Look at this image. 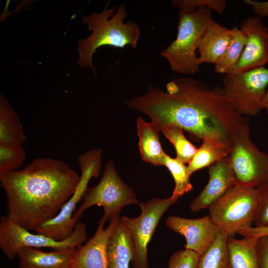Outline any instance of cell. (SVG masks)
I'll return each mask as SVG.
<instances>
[{
	"instance_id": "4fadbf2b",
	"label": "cell",
	"mask_w": 268,
	"mask_h": 268,
	"mask_svg": "<svg viewBox=\"0 0 268 268\" xmlns=\"http://www.w3.org/2000/svg\"><path fill=\"white\" fill-rule=\"evenodd\" d=\"M166 225L170 230L186 239L185 249L201 256L209 247L220 232L209 215L196 219L169 216Z\"/></svg>"
},
{
	"instance_id": "e0dca14e",
	"label": "cell",
	"mask_w": 268,
	"mask_h": 268,
	"mask_svg": "<svg viewBox=\"0 0 268 268\" xmlns=\"http://www.w3.org/2000/svg\"><path fill=\"white\" fill-rule=\"evenodd\" d=\"M230 29L212 20L208 25L200 40L198 61L202 64H216L223 55L230 40Z\"/></svg>"
},
{
	"instance_id": "ac0fdd59",
	"label": "cell",
	"mask_w": 268,
	"mask_h": 268,
	"mask_svg": "<svg viewBox=\"0 0 268 268\" xmlns=\"http://www.w3.org/2000/svg\"><path fill=\"white\" fill-rule=\"evenodd\" d=\"M136 128L141 159L154 166H163L166 153L159 140L160 129L153 122H146L140 117L137 118Z\"/></svg>"
},
{
	"instance_id": "9a60e30c",
	"label": "cell",
	"mask_w": 268,
	"mask_h": 268,
	"mask_svg": "<svg viewBox=\"0 0 268 268\" xmlns=\"http://www.w3.org/2000/svg\"><path fill=\"white\" fill-rule=\"evenodd\" d=\"M206 185L190 203L192 211L197 212L209 207L231 188L236 181L228 155L208 167Z\"/></svg>"
},
{
	"instance_id": "3957f363",
	"label": "cell",
	"mask_w": 268,
	"mask_h": 268,
	"mask_svg": "<svg viewBox=\"0 0 268 268\" xmlns=\"http://www.w3.org/2000/svg\"><path fill=\"white\" fill-rule=\"evenodd\" d=\"M107 4L101 12H94L84 17L83 22L91 34L78 42V64L81 67H90L94 75L92 58L98 48L109 46L122 49L129 46L135 49L140 36L137 24L130 20L124 21L127 16L125 4L119 5L115 13L116 7L108 8Z\"/></svg>"
},
{
	"instance_id": "d6986e66",
	"label": "cell",
	"mask_w": 268,
	"mask_h": 268,
	"mask_svg": "<svg viewBox=\"0 0 268 268\" xmlns=\"http://www.w3.org/2000/svg\"><path fill=\"white\" fill-rule=\"evenodd\" d=\"M134 253L131 236L120 218L108 243V268H130Z\"/></svg>"
},
{
	"instance_id": "30bf717a",
	"label": "cell",
	"mask_w": 268,
	"mask_h": 268,
	"mask_svg": "<svg viewBox=\"0 0 268 268\" xmlns=\"http://www.w3.org/2000/svg\"><path fill=\"white\" fill-rule=\"evenodd\" d=\"M178 199L172 196L164 199L154 198L148 201L139 202L141 212L138 217H120L129 232L133 244V268H148V244L162 215Z\"/></svg>"
},
{
	"instance_id": "9c48e42d",
	"label": "cell",
	"mask_w": 268,
	"mask_h": 268,
	"mask_svg": "<svg viewBox=\"0 0 268 268\" xmlns=\"http://www.w3.org/2000/svg\"><path fill=\"white\" fill-rule=\"evenodd\" d=\"M222 93L232 108L243 116L260 113L268 85V68L261 67L238 73H227L222 79Z\"/></svg>"
},
{
	"instance_id": "e575fe53",
	"label": "cell",
	"mask_w": 268,
	"mask_h": 268,
	"mask_svg": "<svg viewBox=\"0 0 268 268\" xmlns=\"http://www.w3.org/2000/svg\"><path fill=\"white\" fill-rule=\"evenodd\" d=\"M267 42H268V34L267 35Z\"/></svg>"
},
{
	"instance_id": "7a4b0ae2",
	"label": "cell",
	"mask_w": 268,
	"mask_h": 268,
	"mask_svg": "<svg viewBox=\"0 0 268 268\" xmlns=\"http://www.w3.org/2000/svg\"><path fill=\"white\" fill-rule=\"evenodd\" d=\"M80 175L60 159L39 157L21 169L0 174L7 216L29 230L55 217L74 193Z\"/></svg>"
},
{
	"instance_id": "d4e9b609",
	"label": "cell",
	"mask_w": 268,
	"mask_h": 268,
	"mask_svg": "<svg viewBox=\"0 0 268 268\" xmlns=\"http://www.w3.org/2000/svg\"><path fill=\"white\" fill-rule=\"evenodd\" d=\"M160 131L174 146L176 152V158L185 164H188L198 148L186 138L183 130L178 127L169 125L162 128Z\"/></svg>"
},
{
	"instance_id": "d6a6232c",
	"label": "cell",
	"mask_w": 268,
	"mask_h": 268,
	"mask_svg": "<svg viewBox=\"0 0 268 268\" xmlns=\"http://www.w3.org/2000/svg\"><path fill=\"white\" fill-rule=\"evenodd\" d=\"M244 2L251 6L253 11L258 17H268V1H258L253 0H244Z\"/></svg>"
},
{
	"instance_id": "ffe728a7",
	"label": "cell",
	"mask_w": 268,
	"mask_h": 268,
	"mask_svg": "<svg viewBox=\"0 0 268 268\" xmlns=\"http://www.w3.org/2000/svg\"><path fill=\"white\" fill-rule=\"evenodd\" d=\"M26 136L19 117L7 99L0 95V144L23 145Z\"/></svg>"
},
{
	"instance_id": "5b68a950",
	"label": "cell",
	"mask_w": 268,
	"mask_h": 268,
	"mask_svg": "<svg viewBox=\"0 0 268 268\" xmlns=\"http://www.w3.org/2000/svg\"><path fill=\"white\" fill-rule=\"evenodd\" d=\"M139 203L133 190L119 176L113 161L109 160L100 181L96 186L87 188L73 218L79 220L86 209L98 205L104 209L102 218L105 221H110L120 216L124 207Z\"/></svg>"
},
{
	"instance_id": "cb8c5ba5",
	"label": "cell",
	"mask_w": 268,
	"mask_h": 268,
	"mask_svg": "<svg viewBox=\"0 0 268 268\" xmlns=\"http://www.w3.org/2000/svg\"><path fill=\"white\" fill-rule=\"evenodd\" d=\"M228 236L220 231L211 245L201 256L197 268H228Z\"/></svg>"
},
{
	"instance_id": "836d02e7",
	"label": "cell",
	"mask_w": 268,
	"mask_h": 268,
	"mask_svg": "<svg viewBox=\"0 0 268 268\" xmlns=\"http://www.w3.org/2000/svg\"><path fill=\"white\" fill-rule=\"evenodd\" d=\"M262 110L264 109L268 116V90L266 91L262 101Z\"/></svg>"
},
{
	"instance_id": "484cf974",
	"label": "cell",
	"mask_w": 268,
	"mask_h": 268,
	"mask_svg": "<svg viewBox=\"0 0 268 268\" xmlns=\"http://www.w3.org/2000/svg\"><path fill=\"white\" fill-rule=\"evenodd\" d=\"M163 166L167 168L175 182V186L172 197L179 199L193 189L190 179L191 176L185 163L176 158H172L166 153Z\"/></svg>"
},
{
	"instance_id": "83f0119b",
	"label": "cell",
	"mask_w": 268,
	"mask_h": 268,
	"mask_svg": "<svg viewBox=\"0 0 268 268\" xmlns=\"http://www.w3.org/2000/svg\"><path fill=\"white\" fill-rule=\"evenodd\" d=\"M225 0H173L172 4L179 10H192L202 7H208L222 14L226 10Z\"/></svg>"
},
{
	"instance_id": "f546056e",
	"label": "cell",
	"mask_w": 268,
	"mask_h": 268,
	"mask_svg": "<svg viewBox=\"0 0 268 268\" xmlns=\"http://www.w3.org/2000/svg\"><path fill=\"white\" fill-rule=\"evenodd\" d=\"M258 206L254 227L268 226V183L257 188Z\"/></svg>"
},
{
	"instance_id": "7c38bea8",
	"label": "cell",
	"mask_w": 268,
	"mask_h": 268,
	"mask_svg": "<svg viewBox=\"0 0 268 268\" xmlns=\"http://www.w3.org/2000/svg\"><path fill=\"white\" fill-rule=\"evenodd\" d=\"M246 43L239 60L227 73H238L264 67L268 63V28L261 17L250 16L241 24Z\"/></svg>"
},
{
	"instance_id": "7402d4cb",
	"label": "cell",
	"mask_w": 268,
	"mask_h": 268,
	"mask_svg": "<svg viewBox=\"0 0 268 268\" xmlns=\"http://www.w3.org/2000/svg\"><path fill=\"white\" fill-rule=\"evenodd\" d=\"M230 147L212 139L204 138L191 161L187 169L191 176L196 171L218 161L229 155Z\"/></svg>"
},
{
	"instance_id": "2e32d148",
	"label": "cell",
	"mask_w": 268,
	"mask_h": 268,
	"mask_svg": "<svg viewBox=\"0 0 268 268\" xmlns=\"http://www.w3.org/2000/svg\"><path fill=\"white\" fill-rule=\"evenodd\" d=\"M77 248L44 252L40 248L24 247L17 257L19 268H69L71 260Z\"/></svg>"
},
{
	"instance_id": "f1b7e54d",
	"label": "cell",
	"mask_w": 268,
	"mask_h": 268,
	"mask_svg": "<svg viewBox=\"0 0 268 268\" xmlns=\"http://www.w3.org/2000/svg\"><path fill=\"white\" fill-rule=\"evenodd\" d=\"M201 256L190 250H181L174 253L168 262V268H197Z\"/></svg>"
},
{
	"instance_id": "8fae6325",
	"label": "cell",
	"mask_w": 268,
	"mask_h": 268,
	"mask_svg": "<svg viewBox=\"0 0 268 268\" xmlns=\"http://www.w3.org/2000/svg\"><path fill=\"white\" fill-rule=\"evenodd\" d=\"M81 175L78 185L68 200L58 214L52 219L38 227L34 231L56 240H63L69 237L79 220L73 218L77 203L83 198L90 179L96 178V171L91 165L80 169Z\"/></svg>"
},
{
	"instance_id": "8992f818",
	"label": "cell",
	"mask_w": 268,
	"mask_h": 268,
	"mask_svg": "<svg viewBox=\"0 0 268 268\" xmlns=\"http://www.w3.org/2000/svg\"><path fill=\"white\" fill-rule=\"evenodd\" d=\"M235 186L258 188L268 183V154L252 142L248 124L234 137L228 155Z\"/></svg>"
},
{
	"instance_id": "6da1fadb",
	"label": "cell",
	"mask_w": 268,
	"mask_h": 268,
	"mask_svg": "<svg viewBox=\"0 0 268 268\" xmlns=\"http://www.w3.org/2000/svg\"><path fill=\"white\" fill-rule=\"evenodd\" d=\"M166 91L149 86L141 96L125 101L128 107L149 116L160 130L173 125L200 139L230 147L248 120L235 110L219 85L210 87L190 77L174 78Z\"/></svg>"
},
{
	"instance_id": "277c9868",
	"label": "cell",
	"mask_w": 268,
	"mask_h": 268,
	"mask_svg": "<svg viewBox=\"0 0 268 268\" xmlns=\"http://www.w3.org/2000/svg\"><path fill=\"white\" fill-rule=\"evenodd\" d=\"M176 39L161 53L171 69L183 74L200 71L196 50L206 28L213 20L212 10L202 7L192 10H179Z\"/></svg>"
},
{
	"instance_id": "52a82bcc",
	"label": "cell",
	"mask_w": 268,
	"mask_h": 268,
	"mask_svg": "<svg viewBox=\"0 0 268 268\" xmlns=\"http://www.w3.org/2000/svg\"><path fill=\"white\" fill-rule=\"evenodd\" d=\"M258 206L257 188L234 186L208 208L209 215L229 236L252 226Z\"/></svg>"
},
{
	"instance_id": "4dcf8cb0",
	"label": "cell",
	"mask_w": 268,
	"mask_h": 268,
	"mask_svg": "<svg viewBox=\"0 0 268 268\" xmlns=\"http://www.w3.org/2000/svg\"><path fill=\"white\" fill-rule=\"evenodd\" d=\"M256 249L260 268H268V235L257 238Z\"/></svg>"
},
{
	"instance_id": "1f68e13d",
	"label": "cell",
	"mask_w": 268,
	"mask_h": 268,
	"mask_svg": "<svg viewBox=\"0 0 268 268\" xmlns=\"http://www.w3.org/2000/svg\"><path fill=\"white\" fill-rule=\"evenodd\" d=\"M246 237H256L268 235V226L265 227H256L249 226L240 229L237 233Z\"/></svg>"
},
{
	"instance_id": "4316f807",
	"label": "cell",
	"mask_w": 268,
	"mask_h": 268,
	"mask_svg": "<svg viewBox=\"0 0 268 268\" xmlns=\"http://www.w3.org/2000/svg\"><path fill=\"white\" fill-rule=\"evenodd\" d=\"M26 157L23 145L0 144V174L18 170Z\"/></svg>"
},
{
	"instance_id": "44dd1931",
	"label": "cell",
	"mask_w": 268,
	"mask_h": 268,
	"mask_svg": "<svg viewBox=\"0 0 268 268\" xmlns=\"http://www.w3.org/2000/svg\"><path fill=\"white\" fill-rule=\"evenodd\" d=\"M257 238L228 236L227 246L228 268H260L256 244Z\"/></svg>"
},
{
	"instance_id": "603a6c76",
	"label": "cell",
	"mask_w": 268,
	"mask_h": 268,
	"mask_svg": "<svg viewBox=\"0 0 268 268\" xmlns=\"http://www.w3.org/2000/svg\"><path fill=\"white\" fill-rule=\"evenodd\" d=\"M229 44L220 60L214 65L215 71L227 74L239 60L246 43V37L237 27L230 29Z\"/></svg>"
},
{
	"instance_id": "5bb4252c",
	"label": "cell",
	"mask_w": 268,
	"mask_h": 268,
	"mask_svg": "<svg viewBox=\"0 0 268 268\" xmlns=\"http://www.w3.org/2000/svg\"><path fill=\"white\" fill-rule=\"evenodd\" d=\"M120 218L117 216L112 219L104 229L106 221L101 218L94 235L84 245L77 248L69 268H108V243Z\"/></svg>"
},
{
	"instance_id": "ba28073f",
	"label": "cell",
	"mask_w": 268,
	"mask_h": 268,
	"mask_svg": "<svg viewBox=\"0 0 268 268\" xmlns=\"http://www.w3.org/2000/svg\"><path fill=\"white\" fill-rule=\"evenodd\" d=\"M87 238L86 226L80 221L69 237L56 240L42 234L31 233L7 215H3L0 219V248L5 257L11 260L17 257L18 251L22 248H48L53 250L78 248Z\"/></svg>"
}]
</instances>
